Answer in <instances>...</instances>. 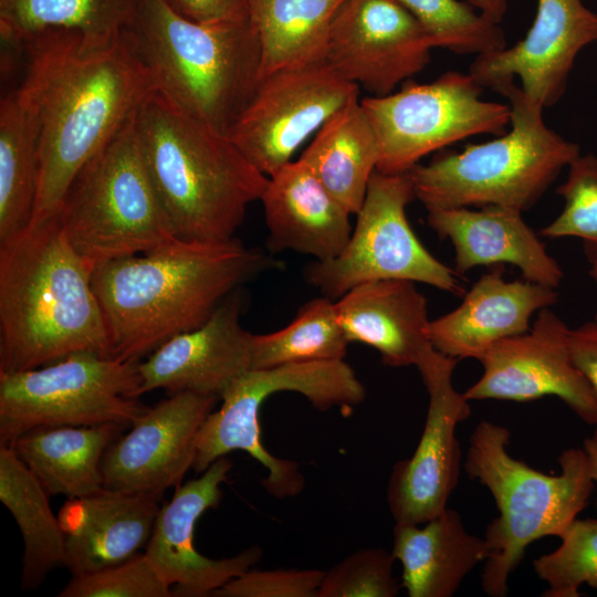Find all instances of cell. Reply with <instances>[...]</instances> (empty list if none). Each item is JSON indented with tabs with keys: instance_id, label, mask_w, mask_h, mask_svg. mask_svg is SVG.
<instances>
[{
	"instance_id": "obj_1",
	"label": "cell",
	"mask_w": 597,
	"mask_h": 597,
	"mask_svg": "<svg viewBox=\"0 0 597 597\" xmlns=\"http://www.w3.org/2000/svg\"><path fill=\"white\" fill-rule=\"evenodd\" d=\"M21 45L28 67L20 87L38 123L39 182L30 224H41L57 216L80 170L155 87L128 30L105 45L57 30Z\"/></svg>"
},
{
	"instance_id": "obj_2",
	"label": "cell",
	"mask_w": 597,
	"mask_h": 597,
	"mask_svg": "<svg viewBox=\"0 0 597 597\" xmlns=\"http://www.w3.org/2000/svg\"><path fill=\"white\" fill-rule=\"evenodd\" d=\"M279 262L233 238L175 239L154 251L97 264L92 273L109 356L140 360L201 326L233 291Z\"/></svg>"
},
{
	"instance_id": "obj_3",
	"label": "cell",
	"mask_w": 597,
	"mask_h": 597,
	"mask_svg": "<svg viewBox=\"0 0 597 597\" xmlns=\"http://www.w3.org/2000/svg\"><path fill=\"white\" fill-rule=\"evenodd\" d=\"M93 270L56 218L0 243V371L34 369L77 352L111 357Z\"/></svg>"
},
{
	"instance_id": "obj_4",
	"label": "cell",
	"mask_w": 597,
	"mask_h": 597,
	"mask_svg": "<svg viewBox=\"0 0 597 597\" xmlns=\"http://www.w3.org/2000/svg\"><path fill=\"white\" fill-rule=\"evenodd\" d=\"M154 187L177 238L221 242L234 238L248 207L269 177L229 137L153 90L135 115Z\"/></svg>"
},
{
	"instance_id": "obj_5",
	"label": "cell",
	"mask_w": 597,
	"mask_h": 597,
	"mask_svg": "<svg viewBox=\"0 0 597 597\" xmlns=\"http://www.w3.org/2000/svg\"><path fill=\"white\" fill-rule=\"evenodd\" d=\"M128 32L156 91L227 135L260 81L250 20L196 22L166 0H140Z\"/></svg>"
},
{
	"instance_id": "obj_6",
	"label": "cell",
	"mask_w": 597,
	"mask_h": 597,
	"mask_svg": "<svg viewBox=\"0 0 597 597\" xmlns=\"http://www.w3.org/2000/svg\"><path fill=\"white\" fill-rule=\"evenodd\" d=\"M509 442L505 427L481 421L463 464L467 474L490 491L499 511L485 528L488 557L481 575L482 589L492 597L506 595L509 578L530 544L563 535L596 486L584 448L563 451L561 472L548 474L512 457Z\"/></svg>"
},
{
	"instance_id": "obj_7",
	"label": "cell",
	"mask_w": 597,
	"mask_h": 597,
	"mask_svg": "<svg viewBox=\"0 0 597 597\" xmlns=\"http://www.w3.org/2000/svg\"><path fill=\"white\" fill-rule=\"evenodd\" d=\"M509 101V132L449 151L409 172L415 197L426 208L504 206L526 211L579 154L543 119V106L515 81L493 88Z\"/></svg>"
},
{
	"instance_id": "obj_8",
	"label": "cell",
	"mask_w": 597,
	"mask_h": 597,
	"mask_svg": "<svg viewBox=\"0 0 597 597\" xmlns=\"http://www.w3.org/2000/svg\"><path fill=\"white\" fill-rule=\"evenodd\" d=\"M135 115L80 170L55 217L93 268L177 239L144 160Z\"/></svg>"
},
{
	"instance_id": "obj_9",
	"label": "cell",
	"mask_w": 597,
	"mask_h": 597,
	"mask_svg": "<svg viewBox=\"0 0 597 597\" xmlns=\"http://www.w3.org/2000/svg\"><path fill=\"white\" fill-rule=\"evenodd\" d=\"M280 391L298 392L318 410L350 409L366 396L364 385L344 359L251 369L233 381L221 396L220 408L212 410L201 425L193 471L201 474L220 457L242 450L266 469L261 483L270 495L283 499L300 494L305 478L298 463L273 455L261 440L260 408L269 396Z\"/></svg>"
},
{
	"instance_id": "obj_10",
	"label": "cell",
	"mask_w": 597,
	"mask_h": 597,
	"mask_svg": "<svg viewBox=\"0 0 597 597\" xmlns=\"http://www.w3.org/2000/svg\"><path fill=\"white\" fill-rule=\"evenodd\" d=\"M139 362L77 352L34 369L0 371V444L44 427H129L149 408L138 401Z\"/></svg>"
},
{
	"instance_id": "obj_11",
	"label": "cell",
	"mask_w": 597,
	"mask_h": 597,
	"mask_svg": "<svg viewBox=\"0 0 597 597\" xmlns=\"http://www.w3.org/2000/svg\"><path fill=\"white\" fill-rule=\"evenodd\" d=\"M416 199L408 174L371 175L350 238L334 259L315 261L305 281L334 301L379 280H409L461 295L459 273L436 259L411 229L406 208Z\"/></svg>"
},
{
	"instance_id": "obj_12",
	"label": "cell",
	"mask_w": 597,
	"mask_h": 597,
	"mask_svg": "<svg viewBox=\"0 0 597 597\" xmlns=\"http://www.w3.org/2000/svg\"><path fill=\"white\" fill-rule=\"evenodd\" d=\"M405 84L360 100L378 140L381 174H407L430 153L475 135H502L510 124V106L482 100L483 87L470 73Z\"/></svg>"
},
{
	"instance_id": "obj_13",
	"label": "cell",
	"mask_w": 597,
	"mask_h": 597,
	"mask_svg": "<svg viewBox=\"0 0 597 597\" xmlns=\"http://www.w3.org/2000/svg\"><path fill=\"white\" fill-rule=\"evenodd\" d=\"M356 94L359 87L327 63L279 70L260 78L227 136L270 177Z\"/></svg>"
},
{
	"instance_id": "obj_14",
	"label": "cell",
	"mask_w": 597,
	"mask_h": 597,
	"mask_svg": "<svg viewBox=\"0 0 597 597\" xmlns=\"http://www.w3.org/2000/svg\"><path fill=\"white\" fill-rule=\"evenodd\" d=\"M458 359L432 347L416 366L429 396L425 427L412 455L389 475L386 499L395 523L423 524L448 507L460 475L455 436L471 410L452 384Z\"/></svg>"
},
{
	"instance_id": "obj_15",
	"label": "cell",
	"mask_w": 597,
	"mask_h": 597,
	"mask_svg": "<svg viewBox=\"0 0 597 597\" xmlns=\"http://www.w3.org/2000/svg\"><path fill=\"white\" fill-rule=\"evenodd\" d=\"M570 329L548 307L531 329L492 345L479 360L483 374L469 387L470 400L531 401L555 396L582 420L597 426V398L573 362Z\"/></svg>"
},
{
	"instance_id": "obj_16",
	"label": "cell",
	"mask_w": 597,
	"mask_h": 597,
	"mask_svg": "<svg viewBox=\"0 0 597 597\" xmlns=\"http://www.w3.org/2000/svg\"><path fill=\"white\" fill-rule=\"evenodd\" d=\"M432 49L398 1L346 0L331 28L326 63L371 96H384L421 72Z\"/></svg>"
},
{
	"instance_id": "obj_17",
	"label": "cell",
	"mask_w": 597,
	"mask_h": 597,
	"mask_svg": "<svg viewBox=\"0 0 597 597\" xmlns=\"http://www.w3.org/2000/svg\"><path fill=\"white\" fill-rule=\"evenodd\" d=\"M218 399L182 391L149 407L107 449L104 488L160 501L179 486L193 465L197 433Z\"/></svg>"
},
{
	"instance_id": "obj_18",
	"label": "cell",
	"mask_w": 597,
	"mask_h": 597,
	"mask_svg": "<svg viewBox=\"0 0 597 597\" xmlns=\"http://www.w3.org/2000/svg\"><path fill=\"white\" fill-rule=\"evenodd\" d=\"M525 36L511 48L475 56L469 73L483 87L519 78L521 88L543 107L564 95L579 52L597 42V12L583 0H536Z\"/></svg>"
},
{
	"instance_id": "obj_19",
	"label": "cell",
	"mask_w": 597,
	"mask_h": 597,
	"mask_svg": "<svg viewBox=\"0 0 597 597\" xmlns=\"http://www.w3.org/2000/svg\"><path fill=\"white\" fill-rule=\"evenodd\" d=\"M232 462L220 457L197 479L175 489L157 515L145 553L170 585L172 597H205L255 565L262 548L251 546L232 557L212 559L193 545L195 524L218 506Z\"/></svg>"
},
{
	"instance_id": "obj_20",
	"label": "cell",
	"mask_w": 597,
	"mask_h": 597,
	"mask_svg": "<svg viewBox=\"0 0 597 597\" xmlns=\"http://www.w3.org/2000/svg\"><path fill=\"white\" fill-rule=\"evenodd\" d=\"M238 290L201 326L170 338L138 363L139 397L164 389L221 398L252 369V333L240 324L243 298Z\"/></svg>"
},
{
	"instance_id": "obj_21",
	"label": "cell",
	"mask_w": 597,
	"mask_h": 597,
	"mask_svg": "<svg viewBox=\"0 0 597 597\" xmlns=\"http://www.w3.org/2000/svg\"><path fill=\"white\" fill-rule=\"evenodd\" d=\"M503 275L504 264L493 265L455 310L429 322L428 337L438 352L480 360L495 343L528 332L532 315L557 301L556 289Z\"/></svg>"
},
{
	"instance_id": "obj_22",
	"label": "cell",
	"mask_w": 597,
	"mask_h": 597,
	"mask_svg": "<svg viewBox=\"0 0 597 597\" xmlns=\"http://www.w3.org/2000/svg\"><path fill=\"white\" fill-rule=\"evenodd\" d=\"M428 226L455 251V271L474 266L513 264L525 280L557 289L563 271L545 244L522 218V211L504 206L429 209Z\"/></svg>"
},
{
	"instance_id": "obj_23",
	"label": "cell",
	"mask_w": 597,
	"mask_h": 597,
	"mask_svg": "<svg viewBox=\"0 0 597 597\" xmlns=\"http://www.w3.org/2000/svg\"><path fill=\"white\" fill-rule=\"evenodd\" d=\"M270 252L292 250L316 261L337 256L353 228L352 214L300 158L269 177L261 196Z\"/></svg>"
},
{
	"instance_id": "obj_24",
	"label": "cell",
	"mask_w": 597,
	"mask_h": 597,
	"mask_svg": "<svg viewBox=\"0 0 597 597\" xmlns=\"http://www.w3.org/2000/svg\"><path fill=\"white\" fill-rule=\"evenodd\" d=\"M154 498L102 489L67 499L59 512L72 576L123 562L146 547L160 506Z\"/></svg>"
},
{
	"instance_id": "obj_25",
	"label": "cell",
	"mask_w": 597,
	"mask_h": 597,
	"mask_svg": "<svg viewBox=\"0 0 597 597\" xmlns=\"http://www.w3.org/2000/svg\"><path fill=\"white\" fill-rule=\"evenodd\" d=\"M415 283L371 281L337 298V316L348 342L374 347L387 366H417L433 346L427 333V300Z\"/></svg>"
},
{
	"instance_id": "obj_26",
	"label": "cell",
	"mask_w": 597,
	"mask_h": 597,
	"mask_svg": "<svg viewBox=\"0 0 597 597\" xmlns=\"http://www.w3.org/2000/svg\"><path fill=\"white\" fill-rule=\"evenodd\" d=\"M395 523L392 549L409 597H451L488 557L484 537L470 534L453 509L421 524Z\"/></svg>"
},
{
	"instance_id": "obj_27",
	"label": "cell",
	"mask_w": 597,
	"mask_h": 597,
	"mask_svg": "<svg viewBox=\"0 0 597 597\" xmlns=\"http://www.w3.org/2000/svg\"><path fill=\"white\" fill-rule=\"evenodd\" d=\"M126 428L119 423L44 427L9 446L50 496L75 499L104 489V455Z\"/></svg>"
},
{
	"instance_id": "obj_28",
	"label": "cell",
	"mask_w": 597,
	"mask_h": 597,
	"mask_svg": "<svg viewBox=\"0 0 597 597\" xmlns=\"http://www.w3.org/2000/svg\"><path fill=\"white\" fill-rule=\"evenodd\" d=\"M300 159L352 214L359 211L379 161L378 140L359 94L322 125Z\"/></svg>"
},
{
	"instance_id": "obj_29",
	"label": "cell",
	"mask_w": 597,
	"mask_h": 597,
	"mask_svg": "<svg viewBox=\"0 0 597 597\" xmlns=\"http://www.w3.org/2000/svg\"><path fill=\"white\" fill-rule=\"evenodd\" d=\"M346 0H249L260 51V78L272 72L326 63L334 18Z\"/></svg>"
},
{
	"instance_id": "obj_30",
	"label": "cell",
	"mask_w": 597,
	"mask_h": 597,
	"mask_svg": "<svg viewBox=\"0 0 597 597\" xmlns=\"http://www.w3.org/2000/svg\"><path fill=\"white\" fill-rule=\"evenodd\" d=\"M49 498L13 448L0 444V500L23 541L22 590H34L53 569L65 566L64 533Z\"/></svg>"
},
{
	"instance_id": "obj_31",
	"label": "cell",
	"mask_w": 597,
	"mask_h": 597,
	"mask_svg": "<svg viewBox=\"0 0 597 597\" xmlns=\"http://www.w3.org/2000/svg\"><path fill=\"white\" fill-rule=\"evenodd\" d=\"M139 4L140 0H0L1 39L21 46L31 36L57 30L105 45L130 28Z\"/></svg>"
},
{
	"instance_id": "obj_32",
	"label": "cell",
	"mask_w": 597,
	"mask_h": 597,
	"mask_svg": "<svg viewBox=\"0 0 597 597\" xmlns=\"http://www.w3.org/2000/svg\"><path fill=\"white\" fill-rule=\"evenodd\" d=\"M38 182V123L19 86L0 105V243L30 226Z\"/></svg>"
},
{
	"instance_id": "obj_33",
	"label": "cell",
	"mask_w": 597,
	"mask_h": 597,
	"mask_svg": "<svg viewBox=\"0 0 597 597\" xmlns=\"http://www.w3.org/2000/svg\"><path fill=\"white\" fill-rule=\"evenodd\" d=\"M348 344L335 301L327 296L313 298L300 307L285 327L269 334H252V369L343 360Z\"/></svg>"
},
{
	"instance_id": "obj_34",
	"label": "cell",
	"mask_w": 597,
	"mask_h": 597,
	"mask_svg": "<svg viewBox=\"0 0 597 597\" xmlns=\"http://www.w3.org/2000/svg\"><path fill=\"white\" fill-rule=\"evenodd\" d=\"M419 22L433 48L475 56L506 48L500 23L484 17L467 1L396 0Z\"/></svg>"
},
{
	"instance_id": "obj_35",
	"label": "cell",
	"mask_w": 597,
	"mask_h": 597,
	"mask_svg": "<svg viewBox=\"0 0 597 597\" xmlns=\"http://www.w3.org/2000/svg\"><path fill=\"white\" fill-rule=\"evenodd\" d=\"M553 552L533 562L538 578L547 584L545 597H577L579 588H597V520L576 519Z\"/></svg>"
},
{
	"instance_id": "obj_36",
	"label": "cell",
	"mask_w": 597,
	"mask_h": 597,
	"mask_svg": "<svg viewBox=\"0 0 597 597\" xmlns=\"http://www.w3.org/2000/svg\"><path fill=\"white\" fill-rule=\"evenodd\" d=\"M59 597H172L170 585L147 554L138 552L117 564L72 576Z\"/></svg>"
},
{
	"instance_id": "obj_37",
	"label": "cell",
	"mask_w": 597,
	"mask_h": 597,
	"mask_svg": "<svg viewBox=\"0 0 597 597\" xmlns=\"http://www.w3.org/2000/svg\"><path fill=\"white\" fill-rule=\"evenodd\" d=\"M556 193L564 199L562 212L540 234L549 239L579 238L597 245V156L578 155Z\"/></svg>"
},
{
	"instance_id": "obj_38",
	"label": "cell",
	"mask_w": 597,
	"mask_h": 597,
	"mask_svg": "<svg viewBox=\"0 0 597 597\" xmlns=\"http://www.w3.org/2000/svg\"><path fill=\"white\" fill-rule=\"evenodd\" d=\"M394 562L383 547L358 549L324 572L317 597H395Z\"/></svg>"
},
{
	"instance_id": "obj_39",
	"label": "cell",
	"mask_w": 597,
	"mask_h": 597,
	"mask_svg": "<svg viewBox=\"0 0 597 597\" xmlns=\"http://www.w3.org/2000/svg\"><path fill=\"white\" fill-rule=\"evenodd\" d=\"M318 569L247 570L212 593L214 597H317Z\"/></svg>"
},
{
	"instance_id": "obj_40",
	"label": "cell",
	"mask_w": 597,
	"mask_h": 597,
	"mask_svg": "<svg viewBox=\"0 0 597 597\" xmlns=\"http://www.w3.org/2000/svg\"><path fill=\"white\" fill-rule=\"evenodd\" d=\"M182 17L196 22H218L250 18L249 0H166Z\"/></svg>"
},
{
	"instance_id": "obj_41",
	"label": "cell",
	"mask_w": 597,
	"mask_h": 597,
	"mask_svg": "<svg viewBox=\"0 0 597 597\" xmlns=\"http://www.w3.org/2000/svg\"><path fill=\"white\" fill-rule=\"evenodd\" d=\"M569 346L574 364L597 398V323L593 321L570 329Z\"/></svg>"
},
{
	"instance_id": "obj_42",
	"label": "cell",
	"mask_w": 597,
	"mask_h": 597,
	"mask_svg": "<svg viewBox=\"0 0 597 597\" xmlns=\"http://www.w3.org/2000/svg\"><path fill=\"white\" fill-rule=\"evenodd\" d=\"M493 22L501 23L507 11V0H465Z\"/></svg>"
},
{
	"instance_id": "obj_43",
	"label": "cell",
	"mask_w": 597,
	"mask_h": 597,
	"mask_svg": "<svg viewBox=\"0 0 597 597\" xmlns=\"http://www.w3.org/2000/svg\"><path fill=\"white\" fill-rule=\"evenodd\" d=\"M583 448L588 455L591 475L597 486V440L594 437L585 439Z\"/></svg>"
},
{
	"instance_id": "obj_44",
	"label": "cell",
	"mask_w": 597,
	"mask_h": 597,
	"mask_svg": "<svg viewBox=\"0 0 597 597\" xmlns=\"http://www.w3.org/2000/svg\"><path fill=\"white\" fill-rule=\"evenodd\" d=\"M584 252L589 262V275L597 283V245L584 242ZM594 321L597 323V313Z\"/></svg>"
},
{
	"instance_id": "obj_45",
	"label": "cell",
	"mask_w": 597,
	"mask_h": 597,
	"mask_svg": "<svg viewBox=\"0 0 597 597\" xmlns=\"http://www.w3.org/2000/svg\"><path fill=\"white\" fill-rule=\"evenodd\" d=\"M596 440H597V426L595 428V432H594V436H593Z\"/></svg>"
}]
</instances>
